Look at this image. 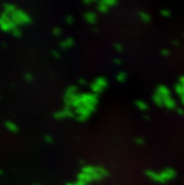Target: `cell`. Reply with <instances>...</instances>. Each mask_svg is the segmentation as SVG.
I'll return each mask as SVG.
<instances>
[{"instance_id":"277c9868","label":"cell","mask_w":184,"mask_h":185,"mask_svg":"<svg viewBox=\"0 0 184 185\" xmlns=\"http://www.w3.org/2000/svg\"><path fill=\"white\" fill-rule=\"evenodd\" d=\"M54 119H64V117H73V113L71 112V110L69 108H65L63 111H58V112L54 114Z\"/></svg>"},{"instance_id":"74e56055","label":"cell","mask_w":184,"mask_h":185,"mask_svg":"<svg viewBox=\"0 0 184 185\" xmlns=\"http://www.w3.org/2000/svg\"><path fill=\"white\" fill-rule=\"evenodd\" d=\"M178 112H179V114H181V115H183V114H184L183 111H182V110H179V109L178 110Z\"/></svg>"},{"instance_id":"30bf717a","label":"cell","mask_w":184,"mask_h":185,"mask_svg":"<svg viewBox=\"0 0 184 185\" xmlns=\"http://www.w3.org/2000/svg\"><path fill=\"white\" fill-rule=\"evenodd\" d=\"M163 105L168 109H173V108H175L176 103H175V101H174L171 97H169V98L163 99Z\"/></svg>"},{"instance_id":"7a4b0ae2","label":"cell","mask_w":184,"mask_h":185,"mask_svg":"<svg viewBox=\"0 0 184 185\" xmlns=\"http://www.w3.org/2000/svg\"><path fill=\"white\" fill-rule=\"evenodd\" d=\"M81 100L84 106H95L98 103L96 94H83L81 95Z\"/></svg>"},{"instance_id":"9c48e42d","label":"cell","mask_w":184,"mask_h":185,"mask_svg":"<svg viewBox=\"0 0 184 185\" xmlns=\"http://www.w3.org/2000/svg\"><path fill=\"white\" fill-rule=\"evenodd\" d=\"M78 180H82V181H85V182H89V181H92L94 180V178L92 175H89V174H86V173H83L82 172L81 174L78 175Z\"/></svg>"},{"instance_id":"5b68a950","label":"cell","mask_w":184,"mask_h":185,"mask_svg":"<svg viewBox=\"0 0 184 185\" xmlns=\"http://www.w3.org/2000/svg\"><path fill=\"white\" fill-rule=\"evenodd\" d=\"M146 175L149 178V179L156 181V182H163V180L161 177V174H157L152 170H148V171H146Z\"/></svg>"},{"instance_id":"9a60e30c","label":"cell","mask_w":184,"mask_h":185,"mask_svg":"<svg viewBox=\"0 0 184 185\" xmlns=\"http://www.w3.org/2000/svg\"><path fill=\"white\" fill-rule=\"evenodd\" d=\"M83 173H86V174H89V175H94L95 173H97V167H94V166H85L83 169Z\"/></svg>"},{"instance_id":"5bb4252c","label":"cell","mask_w":184,"mask_h":185,"mask_svg":"<svg viewBox=\"0 0 184 185\" xmlns=\"http://www.w3.org/2000/svg\"><path fill=\"white\" fill-rule=\"evenodd\" d=\"M91 89H92V91H93L94 93L99 94L100 92L103 91V90L104 89V87H103V86H101V85H99L98 83L94 82V83L91 85Z\"/></svg>"},{"instance_id":"f35d334b","label":"cell","mask_w":184,"mask_h":185,"mask_svg":"<svg viewBox=\"0 0 184 185\" xmlns=\"http://www.w3.org/2000/svg\"><path fill=\"white\" fill-rule=\"evenodd\" d=\"M80 83L81 84H85V81H84V80H80Z\"/></svg>"},{"instance_id":"8992f818","label":"cell","mask_w":184,"mask_h":185,"mask_svg":"<svg viewBox=\"0 0 184 185\" xmlns=\"http://www.w3.org/2000/svg\"><path fill=\"white\" fill-rule=\"evenodd\" d=\"M156 93L159 94L160 96L163 97V99H166V98H169L170 97V90L167 88L166 86H160L157 87V91Z\"/></svg>"},{"instance_id":"7c38bea8","label":"cell","mask_w":184,"mask_h":185,"mask_svg":"<svg viewBox=\"0 0 184 185\" xmlns=\"http://www.w3.org/2000/svg\"><path fill=\"white\" fill-rule=\"evenodd\" d=\"M3 9H4V12H6L7 14H11L12 12H14L16 11L15 6H13L11 4H4L3 5Z\"/></svg>"},{"instance_id":"ab89813d","label":"cell","mask_w":184,"mask_h":185,"mask_svg":"<svg viewBox=\"0 0 184 185\" xmlns=\"http://www.w3.org/2000/svg\"><path fill=\"white\" fill-rule=\"evenodd\" d=\"M67 185H75V183H68Z\"/></svg>"},{"instance_id":"4dcf8cb0","label":"cell","mask_w":184,"mask_h":185,"mask_svg":"<svg viewBox=\"0 0 184 185\" xmlns=\"http://www.w3.org/2000/svg\"><path fill=\"white\" fill-rule=\"evenodd\" d=\"M75 185H87V182H85V181H82V180H78L77 182H75Z\"/></svg>"},{"instance_id":"d6a6232c","label":"cell","mask_w":184,"mask_h":185,"mask_svg":"<svg viewBox=\"0 0 184 185\" xmlns=\"http://www.w3.org/2000/svg\"><path fill=\"white\" fill-rule=\"evenodd\" d=\"M52 55L54 56V58H58L59 56H60V55H59V54L57 53L56 51H53V52H52Z\"/></svg>"},{"instance_id":"ffe728a7","label":"cell","mask_w":184,"mask_h":185,"mask_svg":"<svg viewBox=\"0 0 184 185\" xmlns=\"http://www.w3.org/2000/svg\"><path fill=\"white\" fill-rule=\"evenodd\" d=\"M95 82L96 83H98L99 85H101L103 87H106V86H107V81H106V79H104V78H103V77H100V78H97L96 80H95Z\"/></svg>"},{"instance_id":"ac0fdd59","label":"cell","mask_w":184,"mask_h":185,"mask_svg":"<svg viewBox=\"0 0 184 185\" xmlns=\"http://www.w3.org/2000/svg\"><path fill=\"white\" fill-rule=\"evenodd\" d=\"M139 17H140V19L144 23H149V22H150V16H149L148 13H146L144 11L139 12Z\"/></svg>"},{"instance_id":"60d3db41","label":"cell","mask_w":184,"mask_h":185,"mask_svg":"<svg viewBox=\"0 0 184 185\" xmlns=\"http://www.w3.org/2000/svg\"><path fill=\"white\" fill-rule=\"evenodd\" d=\"M91 2H94V1H98V0H90Z\"/></svg>"},{"instance_id":"d590c367","label":"cell","mask_w":184,"mask_h":185,"mask_svg":"<svg viewBox=\"0 0 184 185\" xmlns=\"http://www.w3.org/2000/svg\"><path fill=\"white\" fill-rule=\"evenodd\" d=\"M83 2H84L86 5H88V4H89V3H91L90 0H83Z\"/></svg>"},{"instance_id":"4316f807","label":"cell","mask_w":184,"mask_h":185,"mask_svg":"<svg viewBox=\"0 0 184 185\" xmlns=\"http://www.w3.org/2000/svg\"><path fill=\"white\" fill-rule=\"evenodd\" d=\"M161 14L163 16H165V17H169V16H170V11H167V9H162Z\"/></svg>"},{"instance_id":"7402d4cb","label":"cell","mask_w":184,"mask_h":185,"mask_svg":"<svg viewBox=\"0 0 184 185\" xmlns=\"http://www.w3.org/2000/svg\"><path fill=\"white\" fill-rule=\"evenodd\" d=\"M126 78H127V75H126V73L123 72H120L118 73V74L117 75V80L118 82H125V80Z\"/></svg>"},{"instance_id":"52a82bcc","label":"cell","mask_w":184,"mask_h":185,"mask_svg":"<svg viewBox=\"0 0 184 185\" xmlns=\"http://www.w3.org/2000/svg\"><path fill=\"white\" fill-rule=\"evenodd\" d=\"M84 17H85V19H86V21L88 23H90V25H93V23H96V21H97L96 14H95L94 12H92V11L86 12L84 14Z\"/></svg>"},{"instance_id":"836d02e7","label":"cell","mask_w":184,"mask_h":185,"mask_svg":"<svg viewBox=\"0 0 184 185\" xmlns=\"http://www.w3.org/2000/svg\"><path fill=\"white\" fill-rule=\"evenodd\" d=\"M32 78V76H31V74H26V81H31V79Z\"/></svg>"},{"instance_id":"83f0119b","label":"cell","mask_w":184,"mask_h":185,"mask_svg":"<svg viewBox=\"0 0 184 185\" xmlns=\"http://www.w3.org/2000/svg\"><path fill=\"white\" fill-rule=\"evenodd\" d=\"M44 140H45V142H47V143H52L53 142L52 137H51L50 135H45V136H44Z\"/></svg>"},{"instance_id":"d4e9b609","label":"cell","mask_w":184,"mask_h":185,"mask_svg":"<svg viewBox=\"0 0 184 185\" xmlns=\"http://www.w3.org/2000/svg\"><path fill=\"white\" fill-rule=\"evenodd\" d=\"M53 35H54V36H59L60 34H61V29L59 28V27H54V29H53Z\"/></svg>"},{"instance_id":"603a6c76","label":"cell","mask_w":184,"mask_h":185,"mask_svg":"<svg viewBox=\"0 0 184 185\" xmlns=\"http://www.w3.org/2000/svg\"><path fill=\"white\" fill-rule=\"evenodd\" d=\"M97 172L100 174L101 176H103V177L107 176V175H108V172L105 169H103V167H97Z\"/></svg>"},{"instance_id":"f546056e","label":"cell","mask_w":184,"mask_h":185,"mask_svg":"<svg viewBox=\"0 0 184 185\" xmlns=\"http://www.w3.org/2000/svg\"><path fill=\"white\" fill-rule=\"evenodd\" d=\"M162 55L167 56L169 55V51H168V50H166V49H163L162 50Z\"/></svg>"},{"instance_id":"8fae6325","label":"cell","mask_w":184,"mask_h":185,"mask_svg":"<svg viewBox=\"0 0 184 185\" xmlns=\"http://www.w3.org/2000/svg\"><path fill=\"white\" fill-rule=\"evenodd\" d=\"M73 40L71 39V38H68L66 40H64L63 42H60V46L62 47L63 49H67V48H70V47H71L73 45Z\"/></svg>"},{"instance_id":"cb8c5ba5","label":"cell","mask_w":184,"mask_h":185,"mask_svg":"<svg viewBox=\"0 0 184 185\" xmlns=\"http://www.w3.org/2000/svg\"><path fill=\"white\" fill-rule=\"evenodd\" d=\"M12 35L16 37V38H19V37H21V31H20L19 28L15 27L14 29L12 30Z\"/></svg>"},{"instance_id":"1f68e13d","label":"cell","mask_w":184,"mask_h":185,"mask_svg":"<svg viewBox=\"0 0 184 185\" xmlns=\"http://www.w3.org/2000/svg\"><path fill=\"white\" fill-rule=\"evenodd\" d=\"M135 142L139 145H142L143 143H144V140H143L142 138H137V139H135Z\"/></svg>"},{"instance_id":"f1b7e54d","label":"cell","mask_w":184,"mask_h":185,"mask_svg":"<svg viewBox=\"0 0 184 185\" xmlns=\"http://www.w3.org/2000/svg\"><path fill=\"white\" fill-rule=\"evenodd\" d=\"M114 47H115V49L117 50V51H122V46L119 44V43H116V44L114 45Z\"/></svg>"},{"instance_id":"ba28073f","label":"cell","mask_w":184,"mask_h":185,"mask_svg":"<svg viewBox=\"0 0 184 185\" xmlns=\"http://www.w3.org/2000/svg\"><path fill=\"white\" fill-rule=\"evenodd\" d=\"M17 12H18L19 17H20V19H21L23 25H25V23H31V18H30L29 16L27 15L25 11H21V9H18V11H17Z\"/></svg>"},{"instance_id":"4fadbf2b","label":"cell","mask_w":184,"mask_h":185,"mask_svg":"<svg viewBox=\"0 0 184 185\" xmlns=\"http://www.w3.org/2000/svg\"><path fill=\"white\" fill-rule=\"evenodd\" d=\"M5 126L7 127V129L9 130L12 133H17L18 132V127L16 126V124L11 121H6L5 122Z\"/></svg>"},{"instance_id":"e575fe53","label":"cell","mask_w":184,"mask_h":185,"mask_svg":"<svg viewBox=\"0 0 184 185\" xmlns=\"http://www.w3.org/2000/svg\"><path fill=\"white\" fill-rule=\"evenodd\" d=\"M179 83H180V85L184 86V76L180 77V79H179Z\"/></svg>"},{"instance_id":"3957f363","label":"cell","mask_w":184,"mask_h":185,"mask_svg":"<svg viewBox=\"0 0 184 185\" xmlns=\"http://www.w3.org/2000/svg\"><path fill=\"white\" fill-rule=\"evenodd\" d=\"M160 174H161V177L163 180V182H165V181H167L169 180L174 179L176 176V172L173 169H171V168H167V169L163 170V172L160 173Z\"/></svg>"},{"instance_id":"e0dca14e","label":"cell","mask_w":184,"mask_h":185,"mask_svg":"<svg viewBox=\"0 0 184 185\" xmlns=\"http://www.w3.org/2000/svg\"><path fill=\"white\" fill-rule=\"evenodd\" d=\"M153 101H154V103L159 106L163 105V98L160 96L159 94H157V93H155L154 96H153Z\"/></svg>"},{"instance_id":"8d00e7d4","label":"cell","mask_w":184,"mask_h":185,"mask_svg":"<svg viewBox=\"0 0 184 185\" xmlns=\"http://www.w3.org/2000/svg\"><path fill=\"white\" fill-rule=\"evenodd\" d=\"M114 62H115L116 64H117V65H118V64H120V63H121L120 60H114Z\"/></svg>"},{"instance_id":"44dd1931","label":"cell","mask_w":184,"mask_h":185,"mask_svg":"<svg viewBox=\"0 0 184 185\" xmlns=\"http://www.w3.org/2000/svg\"><path fill=\"white\" fill-rule=\"evenodd\" d=\"M101 2L104 3L105 5L108 6V7H113L116 6L118 3V0H100Z\"/></svg>"},{"instance_id":"b9f144b4","label":"cell","mask_w":184,"mask_h":185,"mask_svg":"<svg viewBox=\"0 0 184 185\" xmlns=\"http://www.w3.org/2000/svg\"><path fill=\"white\" fill-rule=\"evenodd\" d=\"M36 185H40V184H36Z\"/></svg>"},{"instance_id":"6da1fadb","label":"cell","mask_w":184,"mask_h":185,"mask_svg":"<svg viewBox=\"0 0 184 185\" xmlns=\"http://www.w3.org/2000/svg\"><path fill=\"white\" fill-rule=\"evenodd\" d=\"M0 23H1V28L3 31H9V30H13L16 27V25L8 17V14L6 12L2 13L1 18H0Z\"/></svg>"},{"instance_id":"d6986e66","label":"cell","mask_w":184,"mask_h":185,"mask_svg":"<svg viewBox=\"0 0 184 185\" xmlns=\"http://www.w3.org/2000/svg\"><path fill=\"white\" fill-rule=\"evenodd\" d=\"M135 105L138 107L139 110L146 111V109H148V104H146L145 102H143V101H136Z\"/></svg>"},{"instance_id":"2e32d148","label":"cell","mask_w":184,"mask_h":185,"mask_svg":"<svg viewBox=\"0 0 184 185\" xmlns=\"http://www.w3.org/2000/svg\"><path fill=\"white\" fill-rule=\"evenodd\" d=\"M109 9V7L106 6L104 4V3L101 2L100 0H99V4H98V11L101 12V13H106Z\"/></svg>"},{"instance_id":"484cf974","label":"cell","mask_w":184,"mask_h":185,"mask_svg":"<svg viewBox=\"0 0 184 185\" xmlns=\"http://www.w3.org/2000/svg\"><path fill=\"white\" fill-rule=\"evenodd\" d=\"M65 21H66V23H68V25H71L73 22V16H71V15H68L66 17Z\"/></svg>"}]
</instances>
